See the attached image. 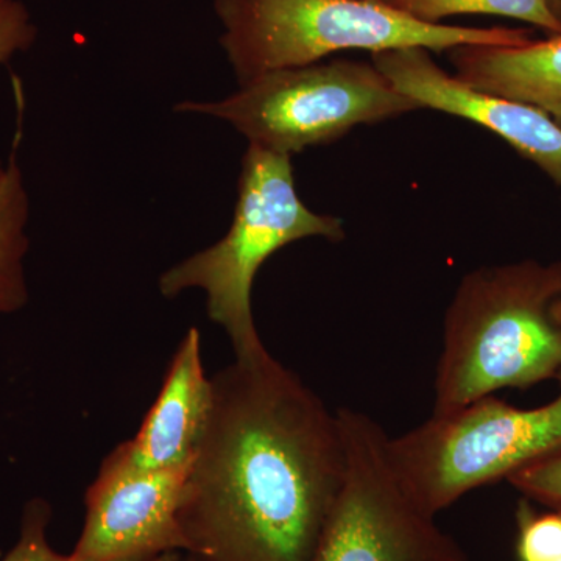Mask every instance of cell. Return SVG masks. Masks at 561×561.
Here are the masks:
<instances>
[{
  "mask_svg": "<svg viewBox=\"0 0 561 561\" xmlns=\"http://www.w3.org/2000/svg\"><path fill=\"white\" fill-rule=\"evenodd\" d=\"M549 10L561 25V0H548Z\"/></svg>",
  "mask_w": 561,
  "mask_h": 561,
  "instance_id": "ac0fdd59",
  "label": "cell"
},
{
  "mask_svg": "<svg viewBox=\"0 0 561 561\" xmlns=\"http://www.w3.org/2000/svg\"><path fill=\"white\" fill-rule=\"evenodd\" d=\"M448 55L463 83L545 111L561 127V33L522 46H459Z\"/></svg>",
  "mask_w": 561,
  "mask_h": 561,
  "instance_id": "8fae6325",
  "label": "cell"
},
{
  "mask_svg": "<svg viewBox=\"0 0 561 561\" xmlns=\"http://www.w3.org/2000/svg\"><path fill=\"white\" fill-rule=\"evenodd\" d=\"M220 46L238 83L268 70L324 61L345 50L522 46L529 32L415 20L381 0H214Z\"/></svg>",
  "mask_w": 561,
  "mask_h": 561,
  "instance_id": "3957f363",
  "label": "cell"
},
{
  "mask_svg": "<svg viewBox=\"0 0 561 561\" xmlns=\"http://www.w3.org/2000/svg\"><path fill=\"white\" fill-rule=\"evenodd\" d=\"M373 65L421 108L481 125L535 162L561 186V127L545 111L476 90L446 72L424 47L379 51Z\"/></svg>",
  "mask_w": 561,
  "mask_h": 561,
  "instance_id": "9c48e42d",
  "label": "cell"
},
{
  "mask_svg": "<svg viewBox=\"0 0 561 561\" xmlns=\"http://www.w3.org/2000/svg\"><path fill=\"white\" fill-rule=\"evenodd\" d=\"M311 238L343 241V220L305 205L295 187L291 157L249 146L230 230L208 249L162 273L158 289L164 298L202 290L206 313L227 332L236 360L260 359L268 351L254 323V278L280 249Z\"/></svg>",
  "mask_w": 561,
  "mask_h": 561,
  "instance_id": "277c9868",
  "label": "cell"
},
{
  "mask_svg": "<svg viewBox=\"0 0 561 561\" xmlns=\"http://www.w3.org/2000/svg\"><path fill=\"white\" fill-rule=\"evenodd\" d=\"M337 419L345 482L313 561H472L405 491L381 424L350 408L339 409Z\"/></svg>",
  "mask_w": 561,
  "mask_h": 561,
  "instance_id": "52a82bcc",
  "label": "cell"
},
{
  "mask_svg": "<svg viewBox=\"0 0 561 561\" xmlns=\"http://www.w3.org/2000/svg\"><path fill=\"white\" fill-rule=\"evenodd\" d=\"M51 507L44 500H32L22 512L20 537L0 561H76L58 552L49 540Z\"/></svg>",
  "mask_w": 561,
  "mask_h": 561,
  "instance_id": "9a60e30c",
  "label": "cell"
},
{
  "mask_svg": "<svg viewBox=\"0 0 561 561\" xmlns=\"http://www.w3.org/2000/svg\"><path fill=\"white\" fill-rule=\"evenodd\" d=\"M176 561H179V560H176ZM181 561H202V560H198L197 557L190 556V553H186V557H184V559Z\"/></svg>",
  "mask_w": 561,
  "mask_h": 561,
  "instance_id": "ffe728a7",
  "label": "cell"
},
{
  "mask_svg": "<svg viewBox=\"0 0 561 561\" xmlns=\"http://www.w3.org/2000/svg\"><path fill=\"white\" fill-rule=\"evenodd\" d=\"M419 110V103L401 94L373 62L343 58L268 70L219 101L173 106L179 114L225 122L249 146L287 157L334 142L359 125Z\"/></svg>",
  "mask_w": 561,
  "mask_h": 561,
  "instance_id": "5b68a950",
  "label": "cell"
},
{
  "mask_svg": "<svg viewBox=\"0 0 561 561\" xmlns=\"http://www.w3.org/2000/svg\"><path fill=\"white\" fill-rule=\"evenodd\" d=\"M557 561H561V559H560V560H557Z\"/></svg>",
  "mask_w": 561,
  "mask_h": 561,
  "instance_id": "44dd1931",
  "label": "cell"
},
{
  "mask_svg": "<svg viewBox=\"0 0 561 561\" xmlns=\"http://www.w3.org/2000/svg\"><path fill=\"white\" fill-rule=\"evenodd\" d=\"M38 36L27 7L20 0H0V66L31 49Z\"/></svg>",
  "mask_w": 561,
  "mask_h": 561,
  "instance_id": "e0dca14e",
  "label": "cell"
},
{
  "mask_svg": "<svg viewBox=\"0 0 561 561\" xmlns=\"http://www.w3.org/2000/svg\"><path fill=\"white\" fill-rule=\"evenodd\" d=\"M516 557L518 561H557L561 559V513H537L530 501L516 508Z\"/></svg>",
  "mask_w": 561,
  "mask_h": 561,
  "instance_id": "5bb4252c",
  "label": "cell"
},
{
  "mask_svg": "<svg viewBox=\"0 0 561 561\" xmlns=\"http://www.w3.org/2000/svg\"><path fill=\"white\" fill-rule=\"evenodd\" d=\"M5 168H7V162H3L2 160H0V181H2L3 175H5Z\"/></svg>",
  "mask_w": 561,
  "mask_h": 561,
  "instance_id": "d6986e66",
  "label": "cell"
},
{
  "mask_svg": "<svg viewBox=\"0 0 561 561\" xmlns=\"http://www.w3.org/2000/svg\"><path fill=\"white\" fill-rule=\"evenodd\" d=\"M381 2H382V0H381Z\"/></svg>",
  "mask_w": 561,
  "mask_h": 561,
  "instance_id": "7402d4cb",
  "label": "cell"
},
{
  "mask_svg": "<svg viewBox=\"0 0 561 561\" xmlns=\"http://www.w3.org/2000/svg\"><path fill=\"white\" fill-rule=\"evenodd\" d=\"M191 463L144 470L127 442L103 459L84 494L83 529L76 561H176L186 551L179 513Z\"/></svg>",
  "mask_w": 561,
  "mask_h": 561,
  "instance_id": "ba28073f",
  "label": "cell"
},
{
  "mask_svg": "<svg viewBox=\"0 0 561 561\" xmlns=\"http://www.w3.org/2000/svg\"><path fill=\"white\" fill-rule=\"evenodd\" d=\"M16 91L18 125L5 175L0 181V313L21 311L28 301L25 256L28 253L27 227L31 219V198L25 187L18 153L22 142L24 94L21 84Z\"/></svg>",
  "mask_w": 561,
  "mask_h": 561,
  "instance_id": "7c38bea8",
  "label": "cell"
},
{
  "mask_svg": "<svg viewBox=\"0 0 561 561\" xmlns=\"http://www.w3.org/2000/svg\"><path fill=\"white\" fill-rule=\"evenodd\" d=\"M556 379L559 394L540 408L490 394L389 437L391 467L413 501L437 516L470 491L561 453V370Z\"/></svg>",
  "mask_w": 561,
  "mask_h": 561,
  "instance_id": "8992f818",
  "label": "cell"
},
{
  "mask_svg": "<svg viewBox=\"0 0 561 561\" xmlns=\"http://www.w3.org/2000/svg\"><path fill=\"white\" fill-rule=\"evenodd\" d=\"M561 370V261L482 267L461 278L443 327L434 415Z\"/></svg>",
  "mask_w": 561,
  "mask_h": 561,
  "instance_id": "7a4b0ae2",
  "label": "cell"
},
{
  "mask_svg": "<svg viewBox=\"0 0 561 561\" xmlns=\"http://www.w3.org/2000/svg\"><path fill=\"white\" fill-rule=\"evenodd\" d=\"M387 5L430 24L465 14H489L527 22L549 35L561 33V25L549 10L548 0H382Z\"/></svg>",
  "mask_w": 561,
  "mask_h": 561,
  "instance_id": "4fadbf2b",
  "label": "cell"
},
{
  "mask_svg": "<svg viewBox=\"0 0 561 561\" xmlns=\"http://www.w3.org/2000/svg\"><path fill=\"white\" fill-rule=\"evenodd\" d=\"M507 481L526 500L561 513V453L515 472Z\"/></svg>",
  "mask_w": 561,
  "mask_h": 561,
  "instance_id": "2e32d148",
  "label": "cell"
},
{
  "mask_svg": "<svg viewBox=\"0 0 561 561\" xmlns=\"http://www.w3.org/2000/svg\"><path fill=\"white\" fill-rule=\"evenodd\" d=\"M213 408V379L206 376L202 334L190 328L176 346L157 401L138 434L127 440L131 460L144 470L192 463Z\"/></svg>",
  "mask_w": 561,
  "mask_h": 561,
  "instance_id": "30bf717a",
  "label": "cell"
},
{
  "mask_svg": "<svg viewBox=\"0 0 561 561\" xmlns=\"http://www.w3.org/2000/svg\"><path fill=\"white\" fill-rule=\"evenodd\" d=\"M179 513L202 561H313L346 474L337 411L271 353L213 376Z\"/></svg>",
  "mask_w": 561,
  "mask_h": 561,
  "instance_id": "6da1fadb",
  "label": "cell"
}]
</instances>
